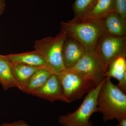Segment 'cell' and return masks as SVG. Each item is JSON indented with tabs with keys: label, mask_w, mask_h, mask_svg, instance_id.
<instances>
[{
	"label": "cell",
	"mask_w": 126,
	"mask_h": 126,
	"mask_svg": "<svg viewBox=\"0 0 126 126\" xmlns=\"http://www.w3.org/2000/svg\"><path fill=\"white\" fill-rule=\"evenodd\" d=\"M94 50L103 63L106 72L114 59L119 56H126V38L104 35L98 40Z\"/></svg>",
	"instance_id": "cell-6"
},
{
	"label": "cell",
	"mask_w": 126,
	"mask_h": 126,
	"mask_svg": "<svg viewBox=\"0 0 126 126\" xmlns=\"http://www.w3.org/2000/svg\"><path fill=\"white\" fill-rule=\"evenodd\" d=\"M101 20L106 34L118 38H126V20L116 12H111Z\"/></svg>",
	"instance_id": "cell-10"
},
{
	"label": "cell",
	"mask_w": 126,
	"mask_h": 126,
	"mask_svg": "<svg viewBox=\"0 0 126 126\" xmlns=\"http://www.w3.org/2000/svg\"><path fill=\"white\" fill-rule=\"evenodd\" d=\"M106 78L88 93L78 109L73 112L60 116L59 118V124L63 126H92L90 118L94 113L98 112V95Z\"/></svg>",
	"instance_id": "cell-5"
},
{
	"label": "cell",
	"mask_w": 126,
	"mask_h": 126,
	"mask_svg": "<svg viewBox=\"0 0 126 126\" xmlns=\"http://www.w3.org/2000/svg\"><path fill=\"white\" fill-rule=\"evenodd\" d=\"M67 35L61 31L56 36H48L35 41L34 47L44 57L46 67L57 74L65 69L62 57V48Z\"/></svg>",
	"instance_id": "cell-4"
},
{
	"label": "cell",
	"mask_w": 126,
	"mask_h": 126,
	"mask_svg": "<svg viewBox=\"0 0 126 126\" xmlns=\"http://www.w3.org/2000/svg\"><path fill=\"white\" fill-rule=\"evenodd\" d=\"M0 126H3V125H2V124H0Z\"/></svg>",
	"instance_id": "cell-22"
},
{
	"label": "cell",
	"mask_w": 126,
	"mask_h": 126,
	"mask_svg": "<svg viewBox=\"0 0 126 126\" xmlns=\"http://www.w3.org/2000/svg\"><path fill=\"white\" fill-rule=\"evenodd\" d=\"M32 95L50 101H59L67 103L58 78L54 74L42 87Z\"/></svg>",
	"instance_id": "cell-8"
},
{
	"label": "cell",
	"mask_w": 126,
	"mask_h": 126,
	"mask_svg": "<svg viewBox=\"0 0 126 126\" xmlns=\"http://www.w3.org/2000/svg\"><path fill=\"white\" fill-rule=\"evenodd\" d=\"M41 68L20 63H11L12 73L16 87L23 91L32 75Z\"/></svg>",
	"instance_id": "cell-12"
},
{
	"label": "cell",
	"mask_w": 126,
	"mask_h": 126,
	"mask_svg": "<svg viewBox=\"0 0 126 126\" xmlns=\"http://www.w3.org/2000/svg\"><path fill=\"white\" fill-rule=\"evenodd\" d=\"M97 0H75L72 5L74 16L71 21L78 22L92 10Z\"/></svg>",
	"instance_id": "cell-17"
},
{
	"label": "cell",
	"mask_w": 126,
	"mask_h": 126,
	"mask_svg": "<svg viewBox=\"0 0 126 126\" xmlns=\"http://www.w3.org/2000/svg\"><path fill=\"white\" fill-rule=\"evenodd\" d=\"M11 63L5 55H0V83L4 90L16 87L11 70Z\"/></svg>",
	"instance_id": "cell-16"
},
{
	"label": "cell",
	"mask_w": 126,
	"mask_h": 126,
	"mask_svg": "<svg viewBox=\"0 0 126 126\" xmlns=\"http://www.w3.org/2000/svg\"><path fill=\"white\" fill-rule=\"evenodd\" d=\"M4 126H31L24 120H20L12 123H6L2 124Z\"/></svg>",
	"instance_id": "cell-19"
},
{
	"label": "cell",
	"mask_w": 126,
	"mask_h": 126,
	"mask_svg": "<svg viewBox=\"0 0 126 126\" xmlns=\"http://www.w3.org/2000/svg\"><path fill=\"white\" fill-rule=\"evenodd\" d=\"M53 74L47 68H40L32 75L22 91L27 94H32L42 87Z\"/></svg>",
	"instance_id": "cell-15"
},
{
	"label": "cell",
	"mask_w": 126,
	"mask_h": 126,
	"mask_svg": "<svg viewBox=\"0 0 126 126\" xmlns=\"http://www.w3.org/2000/svg\"><path fill=\"white\" fill-rule=\"evenodd\" d=\"M5 56L11 63H20L38 67H46L44 57L35 50L21 53L12 54Z\"/></svg>",
	"instance_id": "cell-14"
},
{
	"label": "cell",
	"mask_w": 126,
	"mask_h": 126,
	"mask_svg": "<svg viewBox=\"0 0 126 126\" xmlns=\"http://www.w3.org/2000/svg\"><path fill=\"white\" fill-rule=\"evenodd\" d=\"M6 6L5 0H0V16L4 11Z\"/></svg>",
	"instance_id": "cell-20"
},
{
	"label": "cell",
	"mask_w": 126,
	"mask_h": 126,
	"mask_svg": "<svg viewBox=\"0 0 126 126\" xmlns=\"http://www.w3.org/2000/svg\"><path fill=\"white\" fill-rule=\"evenodd\" d=\"M97 101L98 112L101 113L104 122L126 118V95L111 78L106 77Z\"/></svg>",
	"instance_id": "cell-1"
},
{
	"label": "cell",
	"mask_w": 126,
	"mask_h": 126,
	"mask_svg": "<svg viewBox=\"0 0 126 126\" xmlns=\"http://www.w3.org/2000/svg\"><path fill=\"white\" fill-rule=\"evenodd\" d=\"M67 69L91 77L99 83L106 78L104 65L95 50H87L73 66Z\"/></svg>",
	"instance_id": "cell-7"
},
{
	"label": "cell",
	"mask_w": 126,
	"mask_h": 126,
	"mask_svg": "<svg viewBox=\"0 0 126 126\" xmlns=\"http://www.w3.org/2000/svg\"><path fill=\"white\" fill-rule=\"evenodd\" d=\"M116 12L126 20V0H115Z\"/></svg>",
	"instance_id": "cell-18"
},
{
	"label": "cell",
	"mask_w": 126,
	"mask_h": 126,
	"mask_svg": "<svg viewBox=\"0 0 126 126\" xmlns=\"http://www.w3.org/2000/svg\"><path fill=\"white\" fill-rule=\"evenodd\" d=\"M126 56H121L114 59L109 65L105 73L106 77L117 79V86L126 94Z\"/></svg>",
	"instance_id": "cell-11"
},
{
	"label": "cell",
	"mask_w": 126,
	"mask_h": 126,
	"mask_svg": "<svg viewBox=\"0 0 126 126\" xmlns=\"http://www.w3.org/2000/svg\"><path fill=\"white\" fill-rule=\"evenodd\" d=\"M61 31L76 40L87 50L94 51L99 39L106 34L101 20L86 22L61 21Z\"/></svg>",
	"instance_id": "cell-2"
},
{
	"label": "cell",
	"mask_w": 126,
	"mask_h": 126,
	"mask_svg": "<svg viewBox=\"0 0 126 126\" xmlns=\"http://www.w3.org/2000/svg\"><path fill=\"white\" fill-rule=\"evenodd\" d=\"M87 51L81 43L67 36L62 48V57L65 69L73 66Z\"/></svg>",
	"instance_id": "cell-9"
},
{
	"label": "cell",
	"mask_w": 126,
	"mask_h": 126,
	"mask_svg": "<svg viewBox=\"0 0 126 126\" xmlns=\"http://www.w3.org/2000/svg\"><path fill=\"white\" fill-rule=\"evenodd\" d=\"M56 75L67 103L80 99L100 84L91 77L68 69Z\"/></svg>",
	"instance_id": "cell-3"
},
{
	"label": "cell",
	"mask_w": 126,
	"mask_h": 126,
	"mask_svg": "<svg viewBox=\"0 0 126 126\" xmlns=\"http://www.w3.org/2000/svg\"><path fill=\"white\" fill-rule=\"evenodd\" d=\"M118 123L116 126H126V118L118 121Z\"/></svg>",
	"instance_id": "cell-21"
},
{
	"label": "cell",
	"mask_w": 126,
	"mask_h": 126,
	"mask_svg": "<svg viewBox=\"0 0 126 126\" xmlns=\"http://www.w3.org/2000/svg\"><path fill=\"white\" fill-rule=\"evenodd\" d=\"M114 11L116 12L115 0H97L92 10L78 22L100 20Z\"/></svg>",
	"instance_id": "cell-13"
}]
</instances>
